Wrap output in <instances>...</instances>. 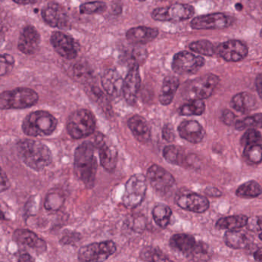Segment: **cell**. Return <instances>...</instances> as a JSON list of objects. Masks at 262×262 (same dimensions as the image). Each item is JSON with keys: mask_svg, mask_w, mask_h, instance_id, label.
<instances>
[{"mask_svg": "<svg viewBox=\"0 0 262 262\" xmlns=\"http://www.w3.org/2000/svg\"><path fill=\"white\" fill-rule=\"evenodd\" d=\"M117 250L113 241L95 242L82 246L78 252V258L80 262H103L111 257Z\"/></svg>", "mask_w": 262, "mask_h": 262, "instance_id": "cell-7", "label": "cell"}, {"mask_svg": "<svg viewBox=\"0 0 262 262\" xmlns=\"http://www.w3.org/2000/svg\"><path fill=\"white\" fill-rule=\"evenodd\" d=\"M174 201L179 208L191 212L204 213L209 208V202L205 196L189 191L178 193Z\"/></svg>", "mask_w": 262, "mask_h": 262, "instance_id": "cell-13", "label": "cell"}, {"mask_svg": "<svg viewBox=\"0 0 262 262\" xmlns=\"http://www.w3.org/2000/svg\"><path fill=\"white\" fill-rule=\"evenodd\" d=\"M18 262H35V260L31 255L26 253V254H23L19 256Z\"/></svg>", "mask_w": 262, "mask_h": 262, "instance_id": "cell-50", "label": "cell"}, {"mask_svg": "<svg viewBox=\"0 0 262 262\" xmlns=\"http://www.w3.org/2000/svg\"><path fill=\"white\" fill-rule=\"evenodd\" d=\"M107 6L104 2L96 1L82 4L79 7L82 14H101L106 10Z\"/></svg>", "mask_w": 262, "mask_h": 262, "instance_id": "cell-40", "label": "cell"}, {"mask_svg": "<svg viewBox=\"0 0 262 262\" xmlns=\"http://www.w3.org/2000/svg\"><path fill=\"white\" fill-rule=\"evenodd\" d=\"M247 227L251 231H260L262 230V217H252L248 219Z\"/></svg>", "mask_w": 262, "mask_h": 262, "instance_id": "cell-45", "label": "cell"}, {"mask_svg": "<svg viewBox=\"0 0 262 262\" xmlns=\"http://www.w3.org/2000/svg\"><path fill=\"white\" fill-rule=\"evenodd\" d=\"M248 48L242 41L232 40L222 42L217 47V54L227 62H236L246 57Z\"/></svg>", "mask_w": 262, "mask_h": 262, "instance_id": "cell-14", "label": "cell"}, {"mask_svg": "<svg viewBox=\"0 0 262 262\" xmlns=\"http://www.w3.org/2000/svg\"><path fill=\"white\" fill-rule=\"evenodd\" d=\"M0 74L4 76L11 71L14 67L15 59L11 55L2 54L0 59Z\"/></svg>", "mask_w": 262, "mask_h": 262, "instance_id": "cell-43", "label": "cell"}, {"mask_svg": "<svg viewBox=\"0 0 262 262\" xmlns=\"http://www.w3.org/2000/svg\"><path fill=\"white\" fill-rule=\"evenodd\" d=\"M189 48L191 51L202 56H213L217 54V47H214L209 41L205 39L191 42Z\"/></svg>", "mask_w": 262, "mask_h": 262, "instance_id": "cell-33", "label": "cell"}, {"mask_svg": "<svg viewBox=\"0 0 262 262\" xmlns=\"http://www.w3.org/2000/svg\"><path fill=\"white\" fill-rule=\"evenodd\" d=\"M170 246L188 257L197 245L195 238L188 234H176L170 238Z\"/></svg>", "mask_w": 262, "mask_h": 262, "instance_id": "cell-25", "label": "cell"}, {"mask_svg": "<svg viewBox=\"0 0 262 262\" xmlns=\"http://www.w3.org/2000/svg\"><path fill=\"white\" fill-rule=\"evenodd\" d=\"M172 214L171 208L164 204L156 205L152 210V217L156 225L161 228H166L170 222Z\"/></svg>", "mask_w": 262, "mask_h": 262, "instance_id": "cell-31", "label": "cell"}, {"mask_svg": "<svg viewBox=\"0 0 262 262\" xmlns=\"http://www.w3.org/2000/svg\"><path fill=\"white\" fill-rule=\"evenodd\" d=\"M96 119L91 112L77 110L70 115L67 121V132L74 139H83L94 133Z\"/></svg>", "mask_w": 262, "mask_h": 262, "instance_id": "cell-5", "label": "cell"}, {"mask_svg": "<svg viewBox=\"0 0 262 262\" xmlns=\"http://www.w3.org/2000/svg\"><path fill=\"white\" fill-rule=\"evenodd\" d=\"M128 126L136 139L141 143H147L151 138V131L146 120L142 116H136L130 118Z\"/></svg>", "mask_w": 262, "mask_h": 262, "instance_id": "cell-24", "label": "cell"}, {"mask_svg": "<svg viewBox=\"0 0 262 262\" xmlns=\"http://www.w3.org/2000/svg\"><path fill=\"white\" fill-rule=\"evenodd\" d=\"M51 43L58 54L71 60L77 56L74 39L62 32H55L51 36Z\"/></svg>", "mask_w": 262, "mask_h": 262, "instance_id": "cell-18", "label": "cell"}, {"mask_svg": "<svg viewBox=\"0 0 262 262\" xmlns=\"http://www.w3.org/2000/svg\"><path fill=\"white\" fill-rule=\"evenodd\" d=\"M256 89H257L259 96L262 99V75L257 76L256 79Z\"/></svg>", "mask_w": 262, "mask_h": 262, "instance_id": "cell-49", "label": "cell"}, {"mask_svg": "<svg viewBox=\"0 0 262 262\" xmlns=\"http://www.w3.org/2000/svg\"><path fill=\"white\" fill-rule=\"evenodd\" d=\"M18 155L24 164L35 171H42L51 164V151L45 144L31 139H23L16 145Z\"/></svg>", "mask_w": 262, "mask_h": 262, "instance_id": "cell-2", "label": "cell"}, {"mask_svg": "<svg viewBox=\"0 0 262 262\" xmlns=\"http://www.w3.org/2000/svg\"><path fill=\"white\" fill-rule=\"evenodd\" d=\"M243 155L245 159L250 163H260L262 162V146L260 145H254L245 147Z\"/></svg>", "mask_w": 262, "mask_h": 262, "instance_id": "cell-39", "label": "cell"}, {"mask_svg": "<svg viewBox=\"0 0 262 262\" xmlns=\"http://www.w3.org/2000/svg\"><path fill=\"white\" fill-rule=\"evenodd\" d=\"M140 84L139 66H130L129 70L124 79L123 86H122V95L124 99L129 105H133L136 102Z\"/></svg>", "mask_w": 262, "mask_h": 262, "instance_id": "cell-17", "label": "cell"}, {"mask_svg": "<svg viewBox=\"0 0 262 262\" xmlns=\"http://www.w3.org/2000/svg\"><path fill=\"white\" fill-rule=\"evenodd\" d=\"M259 237H260V240L262 241V232L260 233V235H259Z\"/></svg>", "mask_w": 262, "mask_h": 262, "instance_id": "cell-53", "label": "cell"}, {"mask_svg": "<svg viewBox=\"0 0 262 262\" xmlns=\"http://www.w3.org/2000/svg\"><path fill=\"white\" fill-rule=\"evenodd\" d=\"M178 132L182 139L193 144L200 143L205 136L202 125L194 120H185L181 122Z\"/></svg>", "mask_w": 262, "mask_h": 262, "instance_id": "cell-21", "label": "cell"}, {"mask_svg": "<svg viewBox=\"0 0 262 262\" xmlns=\"http://www.w3.org/2000/svg\"><path fill=\"white\" fill-rule=\"evenodd\" d=\"M222 120L224 123L228 125H235L237 120H236V116L229 110H225L222 114Z\"/></svg>", "mask_w": 262, "mask_h": 262, "instance_id": "cell-46", "label": "cell"}, {"mask_svg": "<svg viewBox=\"0 0 262 262\" xmlns=\"http://www.w3.org/2000/svg\"><path fill=\"white\" fill-rule=\"evenodd\" d=\"M163 138L167 141H171L174 139L172 128H171L169 125H166V126H165V128H164Z\"/></svg>", "mask_w": 262, "mask_h": 262, "instance_id": "cell-48", "label": "cell"}, {"mask_svg": "<svg viewBox=\"0 0 262 262\" xmlns=\"http://www.w3.org/2000/svg\"><path fill=\"white\" fill-rule=\"evenodd\" d=\"M188 257L193 262H208L211 257L209 248L203 242H198L197 245Z\"/></svg>", "mask_w": 262, "mask_h": 262, "instance_id": "cell-36", "label": "cell"}, {"mask_svg": "<svg viewBox=\"0 0 262 262\" xmlns=\"http://www.w3.org/2000/svg\"><path fill=\"white\" fill-rule=\"evenodd\" d=\"M94 143L85 142L79 145L75 151V173L88 188H93L96 182L98 163Z\"/></svg>", "mask_w": 262, "mask_h": 262, "instance_id": "cell-1", "label": "cell"}, {"mask_svg": "<svg viewBox=\"0 0 262 262\" xmlns=\"http://www.w3.org/2000/svg\"><path fill=\"white\" fill-rule=\"evenodd\" d=\"M13 239L20 245L29 247L38 253L45 252L47 249V242L36 233L28 229L16 230L13 233Z\"/></svg>", "mask_w": 262, "mask_h": 262, "instance_id": "cell-20", "label": "cell"}, {"mask_svg": "<svg viewBox=\"0 0 262 262\" xmlns=\"http://www.w3.org/2000/svg\"><path fill=\"white\" fill-rule=\"evenodd\" d=\"M159 35V31L155 28L147 27H138L127 31L126 39L130 43L144 45L154 40Z\"/></svg>", "mask_w": 262, "mask_h": 262, "instance_id": "cell-22", "label": "cell"}, {"mask_svg": "<svg viewBox=\"0 0 262 262\" xmlns=\"http://www.w3.org/2000/svg\"><path fill=\"white\" fill-rule=\"evenodd\" d=\"M248 217L245 215H231L222 217L216 223V228L219 229L237 231V229L246 226Z\"/></svg>", "mask_w": 262, "mask_h": 262, "instance_id": "cell-29", "label": "cell"}, {"mask_svg": "<svg viewBox=\"0 0 262 262\" xmlns=\"http://www.w3.org/2000/svg\"><path fill=\"white\" fill-rule=\"evenodd\" d=\"M40 35L33 26H27L21 32L18 41V49L26 55L36 53L40 45Z\"/></svg>", "mask_w": 262, "mask_h": 262, "instance_id": "cell-19", "label": "cell"}, {"mask_svg": "<svg viewBox=\"0 0 262 262\" xmlns=\"http://www.w3.org/2000/svg\"><path fill=\"white\" fill-rule=\"evenodd\" d=\"M39 100L37 93L29 88L5 91L0 96L1 110H23L33 106Z\"/></svg>", "mask_w": 262, "mask_h": 262, "instance_id": "cell-4", "label": "cell"}, {"mask_svg": "<svg viewBox=\"0 0 262 262\" xmlns=\"http://www.w3.org/2000/svg\"><path fill=\"white\" fill-rule=\"evenodd\" d=\"M141 258L147 262H173L160 250L153 247H147L141 252Z\"/></svg>", "mask_w": 262, "mask_h": 262, "instance_id": "cell-34", "label": "cell"}, {"mask_svg": "<svg viewBox=\"0 0 262 262\" xmlns=\"http://www.w3.org/2000/svg\"><path fill=\"white\" fill-rule=\"evenodd\" d=\"M10 186V182L7 178V174L4 172V170H2L1 172V191L4 192V191H7Z\"/></svg>", "mask_w": 262, "mask_h": 262, "instance_id": "cell-47", "label": "cell"}, {"mask_svg": "<svg viewBox=\"0 0 262 262\" xmlns=\"http://www.w3.org/2000/svg\"><path fill=\"white\" fill-rule=\"evenodd\" d=\"M219 82V78L215 75H204L188 82L184 95L188 101L208 99L214 93Z\"/></svg>", "mask_w": 262, "mask_h": 262, "instance_id": "cell-6", "label": "cell"}, {"mask_svg": "<svg viewBox=\"0 0 262 262\" xmlns=\"http://www.w3.org/2000/svg\"><path fill=\"white\" fill-rule=\"evenodd\" d=\"M237 130L255 129L256 128H262V114L253 115L242 120L237 121L235 124Z\"/></svg>", "mask_w": 262, "mask_h": 262, "instance_id": "cell-37", "label": "cell"}, {"mask_svg": "<svg viewBox=\"0 0 262 262\" xmlns=\"http://www.w3.org/2000/svg\"><path fill=\"white\" fill-rule=\"evenodd\" d=\"M163 157L168 163L179 166L189 165V158L184 152L183 149L176 145H168L163 150Z\"/></svg>", "mask_w": 262, "mask_h": 262, "instance_id": "cell-28", "label": "cell"}, {"mask_svg": "<svg viewBox=\"0 0 262 262\" xmlns=\"http://www.w3.org/2000/svg\"><path fill=\"white\" fill-rule=\"evenodd\" d=\"M94 145L99 148V159L102 166L110 172L114 171L118 162V151L116 146L106 140L104 136H99Z\"/></svg>", "mask_w": 262, "mask_h": 262, "instance_id": "cell-16", "label": "cell"}, {"mask_svg": "<svg viewBox=\"0 0 262 262\" xmlns=\"http://www.w3.org/2000/svg\"><path fill=\"white\" fill-rule=\"evenodd\" d=\"M262 142V136L260 132L256 129H248L241 139V144L243 146L260 145Z\"/></svg>", "mask_w": 262, "mask_h": 262, "instance_id": "cell-41", "label": "cell"}, {"mask_svg": "<svg viewBox=\"0 0 262 262\" xmlns=\"http://www.w3.org/2000/svg\"><path fill=\"white\" fill-rule=\"evenodd\" d=\"M205 110V102L202 100L188 101L182 105L179 113L182 116H200Z\"/></svg>", "mask_w": 262, "mask_h": 262, "instance_id": "cell-35", "label": "cell"}, {"mask_svg": "<svg viewBox=\"0 0 262 262\" xmlns=\"http://www.w3.org/2000/svg\"><path fill=\"white\" fill-rule=\"evenodd\" d=\"M204 65L205 59L203 57L183 51L174 56L171 67L173 71L178 74L191 75L199 71Z\"/></svg>", "mask_w": 262, "mask_h": 262, "instance_id": "cell-10", "label": "cell"}, {"mask_svg": "<svg viewBox=\"0 0 262 262\" xmlns=\"http://www.w3.org/2000/svg\"><path fill=\"white\" fill-rule=\"evenodd\" d=\"M260 36H261V37H262V30H261V31H260Z\"/></svg>", "mask_w": 262, "mask_h": 262, "instance_id": "cell-54", "label": "cell"}, {"mask_svg": "<svg viewBox=\"0 0 262 262\" xmlns=\"http://www.w3.org/2000/svg\"><path fill=\"white\" fill-rule=\"evenodd\" d=\"M179 87V80L176 76H167L164 79L159 95V101L163 105H168L172 102L174 95Z\"/></svg>", "mask_w": 262, "mask_h": 262, "instance_id": "cell-26", "label": "cell"}, {"mask_svg": "<svg viewBox=\"0 0 262 262\" xmlns=\"http://www.w3.org/2000/svg\"><path fill=\"white\" fill-rule=\"evenodd\" d=\"M233 19L222 13H211L198 16L191 20V27L194 30H222L229 27Z\"/></svg>", "mask_w": 262, "mask_h": 262, "instance_id": "cell-12", "label": "cell"}, {"mask_svg": "<svg viewBox=\"0 0 262 262\" xmlns=\"http://www.w3.org/2000/svg\"><path fill=\"white\" fill-rule=\"evenodd\" d=\"M57 126L56 118L48 112L36 111L29 114L23 122V131L33 137L48 136L53 134Z\"/></svg>", "mask_w": 262, "mask_h": 262, "instance_id": "cell-3", "label": "cell"}, {"mask_svg": "<svg viewBox=\"0 0 262 262\" xmlns=\"http://www.w3.org/2000/svg\"><path fill=\"white\" fill-rule=\"evenodd\" d=\"M73 73L74 78L79 79L81 82H85L86 79L91 76V71H90V68L83 64H77L75 66L73 69Z\"/></svg>", "mask_w": 262, "mask_h": 262, "instance_id": "cell-44", "label": "cell"}, {"mask_svg": "<svg viewBox=\"0 0 262 262\" xmlns=\"http://www.w3.org/2000/svg\"><path fill=\"white\" fill-rule=\"evenodd\" d=\"M87 93L90 95V98H92L93 100L97 102L99 105H102L105 110H106L107 107L110 108L108 100L106 99L105 95L103 94L102 91L99 88L96 86H91L88 90Z\"/></svg>", "mask_w": 262, "mask_h": 262, "instance_id": "cell-42", "label": "cell"}, {"mask_svg": "<svg viewBox=\"0 0 262 262\" xmlns=\"http://www.w3.org/2000/svg\"><path fill=\"white\" fill-rule=\"evenodd\" d=\"M262 192L260 185L255 181L245 182L237 188L236 195L242 199H254Z\"/></svg>", "mask_w": 262, "mask_h": 262, "instance_id": "cell-32", "label": "cell"}, {"mask_svg": "<svg viewBox=\"0 0 262 262\" xmlns=\"http://www.w3.org/2000/svg\"><path fill=\"white\" fill-rule=\"evenodd\" d=\"M194 9L188 4H176L153 10L151 17L162 22H182L192 17Z\"/></svg>", "mask_w": 262, "mask_h": 262, "instance_id": "cell-9", "label": "cell"}, {"mask_svg": "<svg viewBox=\"0 0 262 262\" xmlns=\"http://www.w3.org/2000/svg\"><path fill=\"white\" fill-rule=\"evenodd\" d=\"M147 191V178L144 174H136L132 176L125 184V190L122 196V204L127 208L139 206Z\"/></svg>", "mask_w": 262, "mask_h": 262, "instance_id": "cell-8", "label": "cell"}, {"mask_svg": "<svg viewBox=\"0 0 262 262\" xmlns=\"http://www.w3.org/2000/svg\"><path fill=\"white\" fill-rule=\"evenodd\" d=\"M42 16L46 24L54 28H67L69 25L68 13L60 4L50 3L42 10Z\"/></svg>", "mask_w": 262, "mask_h": 262, "instance_id": "cell-15", "label": "cell"}, {"mask_svg": "<svg viewBox=\"0 0 262 262\" xmlns=\"http://www.w3.org/2000/svg\"><path fill=\"white\" fill-rule=\"evenodd\" d=\"M124 80L119 72L116 70H108L102 78V85L108 96L116 97L122 93Z\"/></svg>", "mask_w": 262, "mask_h": 262, "instance_id": "cell-23", "label": "cell"}, {"mask_svg": "<svg viewBox=\"0 0 262 262\" xmlns=\"http://www.w3.org/2000/svg\"><path fill=\"white\" fill-rule=\"evenodd\" d=\"M225 244L233 249H243L249 246L248 236L240 231H228L224 236Z\"/></svg>", "mask_w": 262, "mask_h": 262, "instance_id": "cell-30", "label": "cell"}, {"mask_svg": "<svg viewBox=\"0 0 262 262\" xmlns=\"http://www.w3.org/2000/svg\"><path fill=\"white\" fill-rule=\"evenodd\" d=\"M231 106L240 113H248L257 106V101L253 95L248 93H241L235 95L231 99Z\"/></svg>", "mask_w": 262, "mask_h": 262, "instance_id": "cell-27", "label": "cell"}, {"mask_svg": "<svg viewBox=\"0 0 262 262\" xmlns=\"http://www.w3.org/2000/svg\"><path fill=\"white\" fill-rule=\"evenodd\" d=\"M254 257L257 262H262V248H259L254 252Z\"/></svg>", "mask_w": 262, "mask_h": 262, "instance_id": "cell-51", "label": "cell"}, {"mask_svg": "<svg viewBox=\"0 0 262 262\" xmlns=\"http://www.w3.org/2000/svg\"><path fill=\"white\" fill-rule=\"evenodd\" d=\"M146 178L151 187L161 194H166L176 185L172 174L158 165H151L148 168Z\"/></svg>", "mask_w": 262, "mask_h": 262, "instance_id": "cell-11", "label": "cell"}, {"mask_svg": "<svg viewBox=\"0 0 262 262\" xmlns=\"http://www.w3.org/2000/svg\"><path fill=\"white\" fill-rule=\"evenodd\" d=\"M64 201L65 199L61 193H58L56 191L50 192L46 198L44 206L48 211H57L60 209L61 207L63 205Z\"/></svg>", "mask_w": 262, "mask_h": 262, "instance_id": "cell-38", "label": "cell"}, {"mask_svg": "<svg viewBox=\"0 0 262 262\" xmlns=\"http://www.w3.org/2000/svg\"><path fill=\"white\" fill-rule=\"evenodd\" d=\"M15 4H19V5H27V4H36V1H16L14 0Z\"/></svg>", "mask_w": 262, "mask_h": 262, "instance_id": "cell-52", "label": "cell"}]
</instances>
